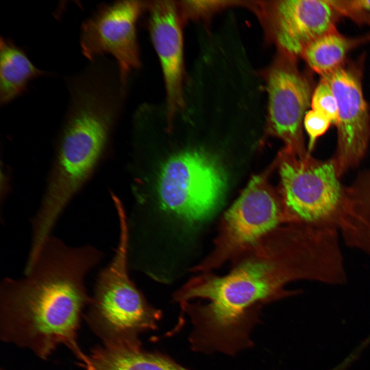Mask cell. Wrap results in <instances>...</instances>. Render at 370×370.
<instances>
[{
    "mask_svg": "<svg viewBox=\"0 0 370 370\" xmlns=\"http://www.w3.org/2000/svg\"><path fill=\"white\" fill-rule=\"evenodd\" d=\"M102 253L90 245L71 247L51 235L21 279L0 284L2 338L46 359L58 345L67 346L89 366L77 343L84 309L90 297L85 278Z\"/></svg>",
    "mask_w": 370,
    "mask_h": 370,
    "instance_id": "obj_1",
    "label": "cell"
},
{
    "mask_svg": "<svg viewBox=\"0 0 370 370\" xmlns=\"http://www.w3.org/2000/svg\"><path fill=\"white\" fill-rule=\"evenodd\" d=\"M70 100L32 234L42 241L60 215L90 179L104 153L113 115L105 69L91 62L66 79Z\"/></svg>",
    "mask_w": 370,
    "mask_h": 370,
    "instance_id": "obj_2",
    "label": "cell"
},
{
    "mask_svg": "<svg viewBox=\"0 0 370 370\" xmlns=\"http://www.w3.org/2000/svg\"><path fill=\"white\" fill-rule=\"evenodd\" d=\"M272 255L250 258L221 277L205 274L193 278L175 293L179 303L196 298L210 301L191 304L189 309L196 330L205 341L229 350L248 346L251 331L259 321L257 306L280 296L287 282L304 279L302 267L290 266L289 261Z\"/></svg>",
    "mask_w": 370,
    "mask_h": 370,
    "instance_id": "obj_3",
    "label": "cell"
},
{
    "mask_svg": "<svg viewBox=\"0 0 370 370\" xmlns=\"http://www.w3.org/2000/svg\"><path fill=\"white\" fill-rule=\"evenodd\" d=\"M119 239L110 263L99 273L85 318L104 343L138 341L137 335L155 329L161 312L148 304L127 271L128 229L119 222Z\"/></svg>",
    "mask_w": 370,
    "mask_h": 370,
    "instance_id": "obj_4",
    "label": "cell"
},
{
    "mask_svg": "<svg viewBox=\"0 0 370 370\" xmlns=\"http://www.w3.org/2000/svg\"><path fill=\"white\" fill-rule=\"evenodd\" d=\"M292 218L267 173L252 177L225 214L211 254L194 271L216 268L250 247L285 218Z\"/></svg>",
    "mask_w": 370,
    "mask_h": 370,
    "instance_id": "obj_5",
    "label": "cell"
},
{
    "mask_svg": "<svg viewBox=\"0 0 370 370\" xmlns=\"http://www.w3.org/2000/svg\"><path fill=\"white\" fill-rule=\"evenodd\" d=\"M225 187L224 173L215 161L201 152L188 151L165 162L158 179L157 193L164 209L194 223L214 213Z\"/></svg>",
    "mask_w": 370,
    "mask_h": 370,
    "instance_id": "obj_6",
    "label": "cell"
},
{
    "mask_svg": "<svg viewBox=\"0 0 370 370\" xmlns=\"http://www.w3.org/2000/svg\"><path fill=\"white\" fill-rule=\"evenodd\" d=\"M280 194L288 213L298 221L338 227L341 187L334 165L310 163L306 157L281 152Z\"/></svg>",
    "mask_w": 370,
    "mask_h": 370,
    "instance_id": "obj_7",
    "label": "cell"
},
{
    "mask_svg": "<svg viewBox=\"0 0 370 370\" xmlns=\"http://www.w3.org/2000/svg\"><path fill=\"white\" fill-rule=\"evenodd\" d=\"M146 1H121L102 4L82 23L80 46L90 61L110 54L118 67L121 87L141 61L137 24L146 10Z\"/></svg>",
    "mask_w": 370,
    "mask_h": 370,
    "instance_id": "obj_8",
    "label": "cell"
},
{
    "mask_svg": "<svg viewBox=\"0 0 370 370\" xmlns=\"http://www.w3.org/2000/svg\"><path fill=\"white\" fill-rule=\"evenodd\" d=\"M148 29L162 70L167 117L171 125L176 113L185 107V70L181 21L177 1H146Z\"/></svg>",
    "mask_w": 370,
    "mask_h": 370,
    "instance_id": "obj_9",
    "label": "cell"
},
{
    "mask_svg": "<svg viewBox=\"0 0 370 370\" xmlns=\"http://www.w3.org/2000/svg\"><path fill=\"white\" fill-rule=\"evenodd\" d=\"M268 132L285 144L282 152L305 157L302 122L310 100V90L305 80L295 72L276 68L270 74Z\"/></svg>",
    "mask_w": 370,
    "mask_h": 370,
    "instance_id": "obj_10",
    "label": "cell"
},
{
    "mask_svg": "<svg viewBox=\"0 0 370 370\" xmlns=\"http://www.w3.org/2000/svg\"><path fill=\"white\" fill-rule=\"evenodd\" d=\"M337 101L340 167L356 162L367 144L368 115L360 82L351 71L341 66L322 76Z\"/></svg>",
    "mask_w": 370,
    "mask_h": 370,
    "instance_id": "obj_11",
    "label": "cell"
},
{
    "mask_svg": "<svg viewBox=\"0 0 370 370\" xmlns=\"http://www.w3.org/2000/svg\"><path fill=\"white\" fill-rule=\"evenodd\" d=\"M334 8L327 1L286 0L275 12L276 35L287 52L298 54L317 38L333 31Z\"/></svg>",
    "mask_w": 370,
    "mask_h": 370,
    "instance_id": "obj_12",
    "label": "cell"
},
{
    "mask_svg": "<svg viewBox=\"0 0 370 370\" xmlns=\"http://www.w3.org/2000/svg\"><path fill=\"white\" fill-rule=\"evenodd\" d=\"M91 370H187L163 355L143 350L139 342L109 343L93 349Z\"/></svg>",
    "mask_w": 370,
    "mask_h": 370,
    "instance_id": "obj_13",
    "label": "cell"
},
{
    "mask_svg": "<svg viewBox=\"0 0 370 370\" xmlns=\"http://www.w3.org/2000/svg\"><path fill=\"white\" fill-rule=\"evenodd\" d=\"M49 73L38 68L25 50L12 40L0 39V104L5 105L23 95L29 83Z\"/></svg>",
    "mask_w": 370,
    "mask_h": 370,
    "instance_id": "obj_14",
    "label": "cell"
},
{
    "mask_svg": "<svg viewBox=\"0 0 370 370\" xmlns=\"http://www.w3.org/2000/svg\"><path fill=\"white\" fill-rule=\"evenodd\" d=\"M349 47L348 40L332 31L311 42L303 52L309 66L323 76L340 67Z\"/></svg>",
    "mask_w": 370,
    "mask_h": 370,
    "instance_id": "obj_15",
    "label": "cell"
},
{
    "mask_svg": "<svg viewBox=\"0 0 370 370\" xmlns=\"http://www.w3.org/2000/svg\"><path fill=\"white\" fill-rule=\"evenodd\" d=\"M342 237L348 246L370 256V208L345 221Z\"/></svg>",
    "mask_w": 370,
    "mask_h": 370,
    "instance_id": "obj_16",
    "label": "cell"
},
{
    "mask_svg": "<svg viewBox=\"0 0 370 370\" xmlns=\"http://www.w3.org/2000/svg\"><path fill=\"white\" fill-rule=\"evenodd\" d=\"M312 109L337 125L338 110L336 98L328 84L323 79L317 87L311 100Z\"/></svg>",
    "mask_w": 370,
    "mask_h": 370,
    "instance_id": "obj_17",
    "label": "cell"
},
{
    "mask_svg": "<svg viewBox=\"0 0 370 370\" xmlns=\"http://www.w3.org/2000/svg\"><path fill=\"white\" fill-rule=\"evenodd\" d=\"M177 4L184 25L207 17L221 5L219 2L209 1H178Z\"/></svg>",
    "mask_w": 370,
    "mask_h": 370,
    "instance_id": "obj_18",
    "label": "cell"
},
{
    "mask_svg": "<svg viewBox=\"0 0 370 370\" xmlns=\"http://www.w3.org/2000/svg\"><path fill=\"white\" fill-rule=\"evenodd\" d=\"M304 123L309 138L308 148L311 151L317 139L327 131L331 122L324 115L311 109L306 114Z\"/></svg>",
    "mask_w": 370,
    "mask_h": 370,
    "instance_id": "obj_19",
    "label": "cell"
},
{
    "mask_svg": "<svg viewBox=\"0 0 370 370\" xmlns=\"http://www.w3.org/2000/svg\"><path fill=\"white\" fill-rule=\"evenodd\" d=\"M360 355V353L358 350H353L343 361L330 370H347L359 358Z\"/></svg>",
    "mask_w": 370,
    "mask_h": 370,
    "instance_id": "obj_20",
    "label": "cell"
},
{
    "mask_svg": "<svg viewBox=\"0 0 370 370\" xmlns=\"http://www.w3.org/2000/svg\"><path fill=\"white\" fill-rule=\"evenodd\" d=\"M350 8L370 12V0L347 1Z\"/></svg>",
    "mask_w": 370,
    "mask_h": 370,
    "instance_id": "obj_21",
    "label": "cell"
},
{
    "mask_svg": "<svg viewBox=\"0 0 370 370\" xmlns=\"http://www.w3.org/2000/svg\"><path fill=\"white\" fill-rule=\"evenodd\" d=\"M9 176L7 173H4L1 170V202L3 201V198L5 197L7 192L9 191Z\"/></svg>",
    "mask_w": 370,
    "mask_h": 370,
    "instance_id": "obj_22",
    "label": "cell"
}]
</instances>
